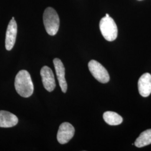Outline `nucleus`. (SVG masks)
Wrapping results in <instances>:
<instances>
[{"instance_id": "nucleus-1", "label": "nucleus", "mask_w": 151, "mask_h": 151, "mask_svg": "<svg viewBox=\"0 0 151 151\" xmlns=\"http://www.w3.org/2000/svg\"><path fill=\"white\" fill-rule=\"evenodd\" d=\"M15 87L21 96L29 97L34 92V85L30 75L26 70H20L15 77Z\"/></svg>"}, {"instance_id": "nucleus-2", "label": "nucleus", "mask_w": 151, "mask_h": 151, "mask_svg": "<svg viewBox=\"0 0 151 151\" xmlns=\"http://www.w3.org/2000/svg\"><path fill=\"white\" fill-rule=\"evenodd\" d=\"M43 22L46 32L49 35L54 36L60 28V17L52 7H47L43 14Z\"/></svg>"}, {"instance_id": "nucleus-3", "label": "nucleus", "mask_w": 151, "mask_h": 151, "mask_svg": "<svg viewBox=\"0 0 151 151\" xmlns=\"http://www.w3.org/2000/svg\"><path fill=\"white\" fill-rule=\"evenodd\" d=\"M100 29L104 38L109 42L115 40L118 36V27L113 19L105 16L100 22Z\"/></svg>"}, {"instance_id": "nucleus-4", "label": "nucleus", "mask_w": 151, "mask_h": 151, "mask_svg": "<svg viewBox=\"0 0 151 151\" xmlns=\"http://www.w3.org/2000/svg\"><path fill=\"white\" fill-rule=\"evenodd\" d=\"M88 66L92 75L99 82L105 83L109 81L110 76L108 71L99 62L95 60H91L89 62Z\"/></svg>"}, {"instance_id": "nucleus-5", "label": "nucleus", "mask_w": 151, "mask_h": 151, "mask_svg": "<svg viewBox=\"0 0 151 151\" xmlns=\"http://www.w3.org/2000/svg\"><path fill=\"white\" fill-rule=\"evenodd\" d=\"M75 128L72 124L64 122L60 125L57 133V140L61 145L67 143L75 134Z\"/></svg>"}, {"instance_id": "nucleus-6", "label": "nucleus", "mask_w": 151, "mask_h": 151, "mask_svg": "<svg viewBox=\"0 0 151 151\" xmlns=\"http://www.w3.org/2000/svg\"><path fill=\"white\" fill-rule=\"evenodd\" d=\"M17 32V26L14 17L9 22L6 33L5 47L7 50H11L13 48L15 42Z\"/></svg>"}, {"instance_id": "nucleus-7", "label": "nucleus", "mask_w": 151, "mask_h": 151, "mask_svg": "<svg viewBox=\"0 0 151 151\" xmlns=\"http://www.w3.org/2000/svg\"><path fill=\"white\" fill-rule=\"evenodd\" d=\"M40 75L44 88L48 91H53L55 87V81L52 70L48 66H44L40 70Z\"/></svg>"}, {"instance_id": "nucleus-8", "label": "nucleus", "mask_w": 151, "mask_h": 151, "mask_svg": "<svg viewBox=\"0 0 151 151\" xmlns=\"http://www.w3.org/2000/svg\"><path fill=\"white\" fill-rule=\"evenodd\" d=\"M55 70L60 87L63 92L65 93L67 90V83L65 78V68L62 62L58 58L53 60Z\"/></svg>"}, {"instance_id": "nucleus-9", "label": "nucleus", "mask_w": 151, "mask_h": 151, "mask_svg": "<svg viewBox=\"0 0 151 151\" xmlns=\"http://www.w3.org/2000/svg\"><path fill=\"white\" fill-rule=\"evenodd\" d=\"M138 90L143 97H148L151 93V75L149 73L143 74L139 79Z\"/></svg>"}, {"instance_id": "nucleus-10", "label": "nucleus", "mask_w": 151, "mask_h": 151, "mask_svg": "<svg viewBox=\"0 0 151 151\" xmlns=\"http://www.w3.org/2000/svg\"><path fill=\"white\" fill-rule=\"evenodd\" d=\"M18 118L15 115L10 112L0 110V127L11 128L18 123Z\"/></svg>"}, {"instance_id": "nucleus-11", "label": "nucleus", "mask_w": 151, "mask_h": 151, "mask_svg": "<svg viewBox=\"0 0 151 151\" xmlns=\"http://www.w3.org/2000/svg\"><path fill=\"white\" fill-rule=\"evenodd\" d=\"M105 122L110 125H118L123 122V118L119 114L113 111H106L103 114Z\"/></svg>"}, {"instance_id": "nucleus-12", "label": "nucleus", "mask_w": 151, "mask_h": 151, "mask_svg": "<svg viewBox=\"0 0 151 151\" xmlns=\"http://www.w3.org/2000/svg\"><path fill=\"white\" fill-rule=\"evenodd\" d=\"M151 144V129L143 132L135 140L134 145L138 148Z\"/></svg>"}, {"instance_id": "nucleus-13", "label": "nucleus", "mask_w": 151, "mask_h": 151, "mask_svg": "<svg viewBox=\"0 0 151 151\" xmlns=\"http://www.w3.org/2000/svg\"><path fill=\"white\" fill-rule=\"evenodd\" d=\"M106 16H109V15L108 14H106V15H105Z\"/></svg>"}, {"instance_id": "nucleus-14", "label": "nucleus", "mask_w": 151, "mask_h": 151, "mask_svg": "<svg viewBox=\"0 0 151 151\" xmlns=\"http://www.w3.org/2000/svg\"><path fill=\"white\" fill-rule=\"evenodd\" d=\"M139 1H141V0H139Z\"/></svg>"}]
</instances>
